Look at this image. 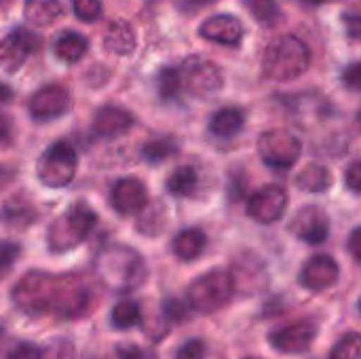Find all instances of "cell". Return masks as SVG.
<instances>
[{
    "instance_id": "cell-44",
    "label": "cell",
    "mask_w": 361,
    "mask_h": 359,
    "mask_svg": "<svg viewBox=\"0 0 361 359\" xmlns=\"http://www.w3.org/2000/svg\"><path fill=\"white\" fill-rule=\"evenodd\" d=\"M0 2H4V0H0Z\"/></svg>"
},
{
    "instance_id": "cell-17",
    "label": "cell",
    "mask_w": 361,
    "mask_h": 359,
    "mask_svg": "<svg viewBox=\"0 0 361 359\" xmlns=\"http://www.w3.org/2000/svg\"><path fill=\"white\" fill-rule=\"evenodd\" d=\"M135 44H137L135 32H133V28H131L127 21L114 19V21L108 25L106 36H104V47H106L112 55H118V57L131 55V53L135 51Z\"/></svg>"
},
{
    "instance_id": "cell-30",
    "label": "cell",
    "mask_w": 361,
    "mask_h": 359,
    "mask_svg": "<svg viewBox=\"0 0 361 359\" xmlns=\"http://www.w3.org/2000/svg\"><path fill=\"white\" fill-rule=\"evenodd\" d=\"M190 305L180 300V298H169L163 303V315L171 322V324H182L190 317Z\"/></svg>"
},
{
    "instance_id": "cell-39",
    "label": "cell",
    "mask_w": 361,
    "mask_h": 359,
    "mask_svg": "<svg viewBox=\"0 0 361 359\" xmlns=\"http://www.w3.org/2000/svg\"><path fill=\"white\" fill-rule=\"evenodd\" d=\"M361 237V229H353V233H351V239H349V250H351V256H353V260L355 262H360L361 258V252H360V239Z\"/></svg>"
},
{
    "instance_id": "cell-6",
    "label": "cell",
    "mask_w": 361,
    "mask_h": 359,
    "mask_svg": "<svg viewBox=\"0 0 361 359\" xmlns=\"http://www.w3.org/2000/svg\"><path fill=\"white\" fill-rule=\"evenodd\" d=\"M235 281L226 271H212L199 277L188 290V305L197 311H216L233 296Z\"/></svg>"
},
{
    "instance_id": "cell-29",
    "label": "cell",
    "mask_w": 361,
    "mask_h": 359,
    "mask_svg": "<svg viewBox=\"0 0 361 359\" xmlns=\"http://www.w3.org/2000/svg\"><path fill=\"white\" fill-rule=\"evenodd\" d=\"M330 359H361L360 334H357V332L347 334V336L334 347Z\"/></svg>"
},
{
    "instance_id": "cell-37",
    "label": "cell",
    "mask_w": 361,
    "mask_h": 359,
    "mask_svg": "<svg viewBox=\"0 0 361 359\" xmlns=\"http://www.w3.org/2000/svg\"><path fill=\"white\" fill-rule=\"evenodd\" d=\"M218 0H173V4L182 11V13H197L209 4H216Z\"/></svg>"
},
{
    "instance_id": "cell-34",
    "label": "cell",
    "mask_w": 361,
    "mask_h": 359,
    "mask_svg": "<svg viewBox=\"0 0 361 359\" xmlns=\"http://www.w3.org/2000/svg\"><path fill=\"white\" fill-rule=\"evenodd\" d=\"M343 83L349 91H360L361 87V66L357 61H353L351 66L345 68L343 72Z\"/></svg>"
},
{
    "instance_id": "cell-12",
    "label": "cell",
    "mask_w": 361,
    "mask_h": 359,
    "mask_svg": "<svg viewBox=\"0 0 361 359\" xmlns=\"http://www.w3.org/2000/svg\"><path fill=\"white\" fill-rule=\"evenodd\" d=\"M110 203L123 216L144 212L146 209V203H148L146 186L137 178H123V180H118L112 186V190H110Z\"/></svg>"
},
{
    "instance_id": "cell-9",
    "label": "cell",
    "mask_w": 361,
    "mask_h": 359,
    "mask_svg": "<svg viewBox=\"0 0 361 359\" xmlns=\"http://www.w3.org/2000/svg\"><path fill=\"white\" fill-rule=\"evenodd\" d=\"M288 207V193L279 184H269L260 188L247 203V216L260 224H273L281 220Z\"/></svg>"
},
{
    "instance_id": "cell-38",
    "label": "cell",
    "mask_w": 361,
    "mask_h": 359,
    "mask_svg": "<svg viewBox=\"0 0 361 359\" xmlns=\"http://www.w3.org/2000/svg\"><path fill=\"white\" fill-rule=\"evenodd\" d=\"M116 358L118 359H146L144 351L137 345H118L116 347Z\"/></svg>"
},
{
    "instance_id": "cell-13",
    "label": "cell",
    "mask_w": 361,
    "mask_h": 359,
    "mask_svg": "<svg viewBox=\"0 0 361 359\" xmlns=\"http://www.w3.org/2000/svg\"><path fill=\"white\" fill-rule=\"evenodd\" d=\"M135 118L129 110L118 108V106H102L95 112L93 118V135L97 138H106V140H114L123 133H127L133 127Z\"/></svg>"
},
{
    "instance_id": "cell-8",
    "label": "cell",
    "mask_w": 361,
    "mask_h": 359,
    "mask_svg": "<svg viewBox=\"0 0 361 359\" xmlns=\"http://www.w3.org/2000/svg\"><path fill=\"white\" fill-rule=\"evenodd\" d=\"M42 40L38 34L25 28H15L0 42V68L8 74H15L32 53L40 49Z\"/></svg>"
},
{
    "instance_id": "cell-2",
    "label": "cell",
    "mask_w": 361,
    "mask_h": 359,
    "mask_svg": "<svg viewBox=\"0 0 361 359\" xmlns=\"http://www.w3.org/2000/svg\"><path fill=\"white\" fill-rule=\"evenodd\" d=\"M311 66V51L309 47L296 36H281L264 53L262 72L271 80H294L302 76Z\"/></svg>"
},
{
    "instance_id": "cell-19",
    "label": "cell",
    "mask_w": 361,
    "mask_h": 359,
    "mask_svg": "<svg viewBox=\"0 0 361 359\" xmlns=\"http://www.w3.org/2000/svg\"><path fill=\"white\" fill-rule=\"evenodd\" d=\"M89 51V40L78 32H61L53 44V53L63 63L80 61Z\"/></svg>"
},
{
    "instance_id": "cell-36",
    "label": "cell",
    "mask_w": 361,
    "mask_h": 359,
    "mask_svg": "<svg viewBox=\"0 0 361 359\" xmlns=\"http://www.w3.org/2000/svg\"><path fill=\"white\" fill-rule=\"evenodd\" d=\"M343 23H345V28H347V34H349V38H351V40H357V38L361 36L360 13H355V11H351V13H345V15H343Z\"/></svg>"
},
{
    "instance_id": "cell-22",
    "label": "cell",
    "mask_w": 361,
    "mask_h": 359,
    "mask_svg": "<svg viewBox=\"0 0 361 359\" xmlns=\"http://www.w3.org/2000/svg\"><path fill=\"white\" fill-rule=\"evenodd\" d=\"M199 188V174L192 167H178L167 178V190L173 197H192Z\"/></svg>"
},
{
    "instance_id": "cell-21",
    "label": "cell",
    "mask_w": 361,
    "mask_h": 359,
    "mask_svg": "<svg viewBox=\"0 0 361 359\" xmlns=\"http://www.w3.org/2000/svg\"><path fill=\"white\" fill-rule=\"evenodd\" d=\"M245 125V118H243V112L237 110V108H222L218 110L212 118H209V133L216 135V138H233L237 135Z\"/></svg>"
},
{
    "instance_id": "cell-28",
    "label": "cell",
    "mask_w": 361,
    "mask_h": 359,
    "mask_svg": "<svg viewBox=\"0 0 361 359\" xmlns=\"http://www.w3.org/2000/svg\"><path fill=\"white\" fill-rule=\"evenodd\" d=\"M72 2V11L74 15L85 21V23H93L102 17L104 13V6H102V0H70Z\"/></svg>"
},
{
    "instance_id": "cell-35",
    "label": "cell",
    "mask_w": 361,
    "mask_h": 359,
    "mask_svg": "<svg viewBox=\"0 0 361 359\" xmlns=\"http://www.w3.org/2000/svg\"><path fill=\"white\" fill-rule=\"evenodd\" d=\"M345 184L349 186V190H351L353 195H360V190H361L360 161H353V163L349 165V169H347V174H345Z\"/></svg>"
},
{
    "instance_id": "cell-18",
    "label": "cell",
    "mask_w": 361,
    "mask_h": 359,
    "mask_svg": "<svg viewBox=\"0 0 361 359\" xmlns=\"http://www.w3.org/2000/svg\"><path fill=\"white\" fill-rule=\"evenodd\" d=\"M205 245H207V237L201 229H184L171 241V250L176 258H180L182 262L197 260L205 252Z\"/></svg>"
},
{
    "instance_id": "cell-40",
    "label": "cell",
    "mask_w": 361,
    "mask_h": 359,
    "mask_svg": "<svg viewBox=\"0 0 361 359\" xmlns=\"http://www.w3.org/2000/svg\"><path fill=\"white\" fill-rule=\"evenodd\" d=\"M11 140V121L0 114V146Z\"/></svg>"
},
{
    "instance_id": "cell-16",
    "label": "cell",
    "mask_w": 361,
    "mask_h": 359,
    "mask_svg": "<svg viewBox=\"0 0 361 359\" xmlns=\"http://www.w3.org/2000/svg\"><path fill=\"white\" fill-rule=\"evenodd\" d=\"M315 339V328L309 322H300L288 328H281L271 334V345L281 353H302Z\"/></svg>"
},
{
    "instance_id": "cell-20",
    "label": "cell",
    "mask_w": 361,
    "mask_h": 359,
    "mask_svg": "<svg viewBox=\"0 0 361 359\" xmlns=\"http://www.w3.org/2000/svg\"><path fill=\"white\" fill-rule=\"evenodd\" d=\"M61 13L63 8L59 0H23V17L32 25H51Z\"/></svg>"
},
{
    "instance_id": "cell-41",
    "label": "cell",
    "mask_w": 361,
    "mask_h": 359,
    "mask_svg": "<svg viewBox=\"0 0 361 359\" xmlns=\"http://www.w3.org/2000/svg\"><path fill=\"white\" fill-rule=\"evenodd\" d=\"M15 178V171L13 169H6V167H0V190Z\"/></svg>"
},
{
    "instance_id": "cell-33",
    "label": "cell",
    "mask_w": 361,
    "mask_h": 359,
    "mask_svg": "<svg viewBox=\"0 0 361 359\" xmlns=\"http://www.w3.org/2000/svg\"><path fill=\"white\" fill-rule=\"evenodd\" d=\"M6 359H42V349L32 343H19Z\"/></svg>"
},
{
    "instance_id": "cell-14",
    "label": "cell",
    "mask_w": 361,
    "mask_h": 359,
    "mask_svg": "<svg viewBox=\"0 0 361 359\" xmlns=\"http://www.w3.org/2000/svg\"><path fill=\"white\" fill-rule=\"evenodd\" d=\"M336 279H338V264L328 254L313 256L300 273V284L313 292H322V290L334 286Z\"/></svg>"
},
{
    "instance_id": "cell-4",
    "label": "cell",
    "mask_w": 361,
    "mask_h": 359,
    "mask_svg": "<svg viewBox=\"0 0 361 359\" xmlns=\"http://www.w3.org/2000/svg\"><path fill=\"white\" fill-rule=\"evenodd\" d=\"M78 167V154L68 142L51 144L38 159V180L47 188H63L72 182Z\"/></svg>"
},
{
    "instance_id": "cell-23",
    "label": "cell",
    "mask_w": 361,
    "mask_h": 359,
    "mask_svg": "<svg viewBox=\"0 0 361 359\" xmlns=\"http://www.w3.org/2000/svg\"><path fill=\"white\" fill-rule=\"evenodd\" d=\"M332 184L330 169L324 165H309L296 176V186L305 193H324Z\"/></svg>"
},
{
    "instance_id": "cell-25",
    "label": "cell",
    "mask_w": 361,
    "mask_h": 359,
    "mask_svg": "<svg viewBox=\"0 0 361 359\" xmlns=\"http://www.w3.org/2000/svg\"><path fill=\"white\" fill-rule=\"evenodd\" d=\"M157 93L163 102H178L182 93V80L178 68H163L157 76Z\"/></svg>"
},
{
    "instance_id": "cell-3",
    "label": "cell",
    "mask_w": 361,
    "mask_h": 359,
    "mask_svg": "<svg viewBox=\"0 0 361 359\" xmlns=\"http://www.w3.org/2000/svg\"><path fill=\"white\" fill-rule=\"evenodd\" d=\"M95 222H97V216L91 207H87L85 203L72 205L66 214H61L49 226L47 243L51 252H68L76 248L89 237Z\"/></svg>"
},
{
    "instance_id": "cell-7",
    "label": "cell",
    "mask_w": 361,
    "mask_h": 359,
    "mask_svg": "<svg viewBox=\"0 0 361 359\" xmlns=\"http://www.w3.org/2000/svg\"><path fill=\"white\" fill-rule=\"evenodd\" d=\"M260 159L275 169H290L302 152V144L288 131H267L258 140Z\"/></svg>"
},
{
    "instance_id": "cell-31",
    "label": "cell",
    "mask_w": 361,
    "mask_h": 359,
    "mask_svg": "<svg viewBox=\"0 0 361 359\" xmlns=\"http://www.w3.org/2000/svg\"><path fill=\"white\" fill-rule=\"evenodd\" d=\"M207 353V347L201 339H192V341H186L178 353H176V359H203Z\"/></svg>"
},
{
    "instance_id": "cell-27",
    "label": "cell",
    "mask_w": 361,
    "mask_h": 359,
    "mask_svg": "<svg viewBox=\"0 0 361 359\" xmlns=\"http://www.w3.org/2000/svg\"><path fill=\"white\" fill-rule=\"evenodd\" d=\"M245 6L247 11L252 13V17L258 21V23H273L279 15V6H277V0H245Z\"/></svg>"
},
{
    "instance_id": "cell-1",
    "label": "cell",
    "mask_w": 361,
    "mask_h": 359,
    "mask_svg": "<svg viewBox=\"0 0 361 359\" xmlns=\"http://www.w3.org/2000/svg\"><path fill=\"white\" fill-rule=\"evenodd\" d=\"M95 271L112 290H135L146 277L144 258L127 245H110L99 252Z\"/></svg>"
},
{
    "instance_id": "cell-45",
    "label": "cell",
    "mask_w": 361,
    "mask_h": 359,
    "mask_svg": "<svg viewBox=\"0 0 361 359\" xmlns=\"http://www.w3.org/2000/svg\"><path fill=\"white\" fill-rule=\"evenodd\" d=\"M247 359H252V358H247Z\"/></svg>"
},
{
    "instance_id": "cell-42",
    "label": "cell",
    "mask_w": 361,
    "mask_h": 359,
    "mask_svg": "<svg viewBox=\"0 0 361 359\" xmlns=\"http://www.w3.org/2000/svg\"><path fill=\"white\" fill-rule=\"evenodd\" d=\"M13 89L8 87V85H4V83H0V104H6V102H11L13 99Z\"/></svg>"
},
{
    "instance_id": "cell-43",
    "label": "cell",
    "mask_w": 361,
    "mask_h": 359,
    "mask_svg": "<svg viewBox=\"0 0 361 359\" xmlns=\"http://www.w3.org/2000/svg\"><path fill=\"white\" fill-rule=\"evenodd\" d=\"M305 2H311V4H324L326 0H305Z\"/></svg>"
},
{
    "instance_id": "cell-32",
    "label": "cell",
    "mask_w": 361,
    "mask_h": 359,
    "mask_svg": "<svg viewBox=\"0 0 361 359\" xmlns=\"http://www.w3.org/2000/svg\"><path fill=\"white\" fill-rule=\"evenodd\" d=\"M19 252L21 250H19L17 243H13V241H0V275L15 264V260L19 258Z\"/></svg>"
},
{
    "instance_id": "cell-15",
    "label": "cell",
    "mask_w": 361,
    "mask_h": 359,
    "mask_svg": "<svg viewBox=\"0 0 361 359\" xmlns=\"http://www.w3.org/2000/svg\"><path fill=\"white\" fill-rule=\"evenodd\" d=\"M199 34L218 44H239L243 38V23L235 15H214L199 25Z\"/></svg>"
},
{
    "instance_id": "cell-11",
    "label": "cell",
    "mask_w": 361,
    "mask_h": 359,
    "mask_svg": "<svg viewBox=\"0 0 361 359\" xmlns=\"http://www.w3.org/2000/svg\"><path fill=\"white\" fill-rule=\"evenodd\" d=\"M70 108V93L63 85H47L36 91L27 104L30 116L36 121H53Z\"/></svg>"
},
{
    "instance_id": "cell-5",
    "label": "cell",
    "mask_w": 361,
    "mask_h": 359,
    "mask_svg": "<svg viewBox=\"0 0 361 359\" xmlns=\"http://www.w3.org/2000/svg\"><path fill=\"white\" fill-rule=\"evenodd\" d=\"M178 72L182 80V91H188L195 97H212L224 85L220 68L214 61L199 55L186 57L178 68Z\"/></svg>"
},
{
    "instance_id": "cell-26",
    "label": "cell",
    "mask_w": 361,
    "mask_h": 359,
    "mask_svg": "<svg viewBox=\"0 0 361 359\" xmlns=\"http://www.w3.org/2000/svg\"><path fill=\"white\" fill-rule=\"evenodd\" d=\"M176 152H178V144H176V140H171V138H157V140H150V142H146V144L142 146V150H140L142 159H144L146 163H152V165L167 161V159L173 157Z\"/></svg>"
},
{
    "instance_id": "cell-24",
    "label": "cell",
    "mask_w": 361,
    "mask_h": 359,
    "mask_svg": "<svg viewBox=\"0 0 361 359\" xmlns=\"http://www.w3.org/2000/svg\"><path fill=\"white\" fill-rule=\"evenodd\" d=\"M110 324L112 328L116 330H129L133 326H140L142 324V309L135 300H121L114 305L112 313H110Z\"/></svg>"
},
{
    "instance_id": "cell-10",
    "label": "cell",
    "mask_w": 361,
    "mask_h": 359,
    "mask_svg": "<svg viewBox=\"0 0 361 359\" xmlns=\"http://www.w3.org/2000/svg\"><path fill=\"white\" fill-rule=\"evenodd\" d=\"M290 233H294L305 243L319 245L330 235V220H328V216H326V212L322 207L305 205L294 216V220L290 224Z\"/></svg>"
}]
</instances>
